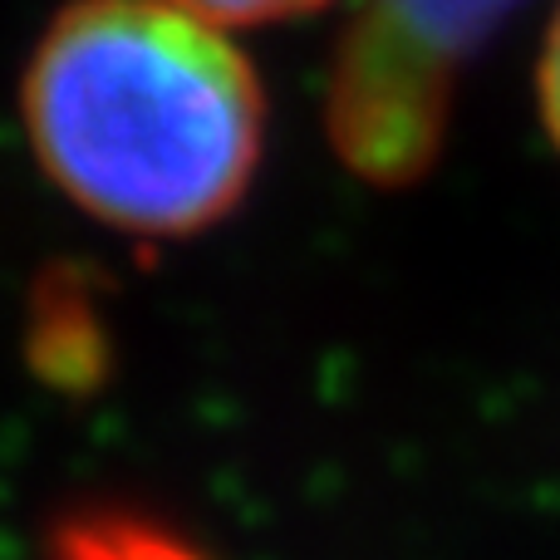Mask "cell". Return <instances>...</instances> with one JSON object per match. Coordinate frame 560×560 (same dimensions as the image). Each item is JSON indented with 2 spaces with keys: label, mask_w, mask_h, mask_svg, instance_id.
Here are the masks:
<instances>
[{
  "label": "cell",
  "mask_w": 560,
  "mask_h": 560,
  "mask_svg": "<svg viewBox=\"0 0 560 560\" xmlns=\"http://www.w3.org/2000/svg\"><path fill=\"white\" fill-rule=\"evenodd\" d=\"M49 183L124 236L207 232L252 187L266 104L222 25L177 0H79L25 69Z\"/></svg>",
  "instance_id": "cell-1"
},
{
  "label": "cell",
  "mask_w": 560,
  "mask_h": 560,
  "mask_svg": "<svg viewBox=\"0 0 560 560\" xmlns=\"http://www.w3.org/2000/svg\"><path fill=\"white\" fill-rule=\"evenodd\" d=\"M522 0H359L329 65L335 153L378 187L413 183L438 158L453 89Z\"/></svg>",
  "instance_id": "cell-2"
},
{
  "label": "cell",
  "mask_w": 560,
  "mask_h": 560,
  "mask_svg": "<svg viewBox=\"0 0 560 560\" xmlns=\"http://www.w3.org/2000/svg\"><path fill=\"white\" fill-rule=\"evenodd\" d=\"M55 560H207L183 536L138 516H84L69 522L55 541Z\"/></svg>",
  "instance_id": "cell-3"
},
{
  "label": "cell",
  "mask_w": 560,
  "mask_h": 560,
  "mask_svg": "<svg viewBox=\"0 0 560 560\" xmlns=\"http://www.w3.org/2000/svg\"><path fill=\"white\" fill-rule=\"evenodd\" d=\"M177 5L226 30V25H261V20L305 15V10H319L325 0H177Z\"/></svg>",
  "instance_id": "cell-4"
},
{
  "label": "cell",
  "mask_w": 560,
  "mask_h": 560,
  "mask_svg": "<svg viewBox=\"0 0 560 560\" xmlns=\"http://www.w3.org/2000/svg\"><path fill=\"white\" fill-rule=\"evenodd\" d=\"M541 118H546V133L560 148V10L546 30V49H541Z\"/></svg>",
  "instance_id": "cell-5"
}]
</instances>
